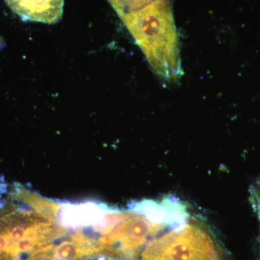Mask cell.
Here are the masks:
<instances>
[{
    "instance_id": "1",
    "label": "cell",
    "mask_w": 260,
    "mask_h": 260,
    "mask_svg": "<svg viewBox=\"0 0 260 260\" xmlns=\"http://www.w3.org/2000/svg\"><path fill=\"white\" fill-rule=\"evenodd\" d=\"M120 18L154 73L166 81L180 79L179 36L169 0H157Z\"/></svg>"
},
{
    "instance_id": "2",
    "label": "cell",
    "mask_w": 260,
    "mask_h": 260,
    "mask_svg": "<svg viewBox=\"0 0 260 260\" xmlns=\"http://www.w3.org/2000/svg\"><path fill=\"white\" fill-rule=\"evenodd\" d=\"M5 191L0 200V260H41L47 235L31 194L16 183Z\"/></svg>"
},
{
    "instance_id": "3",
    "label": "cell",
    "mask_w": 260,
    "mask_h": 260,
    "mask_svg": "<svg viewBox=\"0 0 260 260\" xmlns=\"http://www.w3.org/2000/svg\"><path fill=\"white\" fill-rule=\"evenodd\" d=\"M199 238L175 237L153 243L143 252V260H218L215 250Z\"/></svg>"
},
{
    "instance_id": "4",
    "label": "cell",
    "mask_w": 260,
    "mask_h": 260,
    "mask_svg": "<svg viewBox=\"0 0 260 260\" xmlns=\"http://www.w3.org/2000/svg\"><path fill=\"white\" fill-rule=\"evenodd\" d=\"M23 21L55 24L61 20L64 0H5Z\"/></svg>"
},
{
    "instance_id": "5",
    "label": "cell",
    "mask_w": 260,
    "mask_h": 260,
    "mask_svg": "<svg viewBox=\"0 0 260 260\" xmlns=\"http://www.w3.org/2000/svg\"><path fill=\"white\" fill-rule=\"evenodd\" d=\"M157 0H108L119 18L127 13L141 9Z\"/></svg>"
},
{
    "instance_id": "6",
    "label": "cell",
    "mask_w": 260,
    "mask_h": 260,
    "mask_svg": "<svg viewBox=\"0 0 260 260\" xmlns=\"http://www.w3.org/2000/svg\"><path fill=\"white\" fill-rule=\"evenodd\" d=\"M5 41L3 37H0V49L5 47Z\"/></svg>"
}]
</instances>
